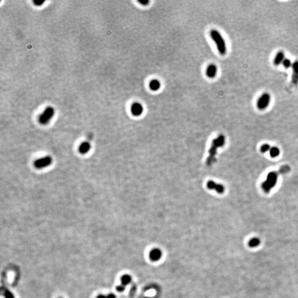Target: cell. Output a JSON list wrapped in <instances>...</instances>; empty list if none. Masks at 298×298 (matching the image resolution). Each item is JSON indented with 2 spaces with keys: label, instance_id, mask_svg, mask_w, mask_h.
Segmentation results:
<instances>
[{
  "label": "cell",
  "instance_id": "cell-11",
  "mask_svg": "<svg viewBox=\"0 0 298 298\" xmlns=\"http://www.w3.org/2000/svg\"><path fill=\"white\" fill-rule=\"evenodd\" d=\"M91 149V145L90 142L85 141L80 144L79 146V152L81 154H86L88 153Z\"/></svg>",
  "mask_w": 298,
  "mask_h": 298
},
{
  "label": "cell",
  "instance_id": "cell-8",
  "mask_svg": "<svg viewBox=\"0 0 298 298\" xmlns=\"http://www.w3.org/2000/svg\"><path fill=\"white\" fill-rule=\"evenodd\" d=\"M218 71L217 66L214 63H210L207 66L205 70V73L208 78L214 79L217 76Z\"/></svg>",
  "mask_w": 298,
  "mask_h": 298
},
{
  "label": "cell",
  "instance_id": "cell-9",
  "mask_svg": "<svg viewBox=\"0 0 298 298\" xmlns=\"http://www.w3.org/2000/svg\"><path fill=\"white\" fill-rule=\"evenodd\" d=\"M291 82L294 85L298 84V60H295L293 63L291 67Z\"/></svg>",
  "mask_w": 298,
  "mask_h": 298
},
{
  "label": "cell",
  "instance_id": "cell-17",
  "mask_svg": "<svg viewBox=\"0 0 298 298\" xmlns=\"http://www.w3.org/2000/svg\"><path fill=\"white\" fill-rule=\"evenodd\" d=\"M269 154L270 156L272 157H277L280 154V150L277 147H273L270 149Z\"/></svg>",
  "mask_w": 298,
  "mask_h": 298
},
{
  "label": "cell",
  "instance_id": "cell-25",
  "mask_svg": "<svg viewBox=\"0 0 298 298\" xmlns=\"http://www.w3.org/2000/svg\"></svg>",
  "mask_w": 298,
  "mask_h": 298
},
{
  "label": "cell",
  "instance_id": "cell-7",
  "mask_svg": "<svg viewBox=\"0 0 298 298\" xmlns=\"http://www.w3.org/2000/svg\"><path fill=\"white\" fill-rule=\"evenodd\" d=\"M130 111L134 116H140L144 112V107L139 102H134L130 107Z\"/></svg>",
  "mask_w": 298,
  "mask_h": 298
},
{
  "label": "cell",
  "instance_id": "cell-4",
  "mask_svg": "<svg viewBox=\"0 0 298 298\" xmlns=\"http://www.w3.org/2000/svg\"><path fill=\"white\" fill-rule=\"evenodd\" d=\"M55 114V110L52 107H47L44 112L40 114L39 117V122L42 125H47L52 118L54 117Z\"/></svg>",
  "mask_w": 298,
  "mask_h": 298
},
{
  "label": "cell",
  "instance_id": "cell-5",
  "mask_svg": "<svg viewBox=\"0 0 298 298\" xmlns=\"http://www.w3.org/2000/svg\"><path fill=\"white\" fill-rule=\"evenodd\" d=\"M271 101V96L268 93L262 94L257 100V107L259 110H265L269 105Z\"/></svg>",
  "mask_w": 298,
  "mask_h": 298
},
{
  "label": "cell",
  "instance_id": "cell-10",
  "mask_svg": "<svg viewBox=\"0 0 298 298\" xmlns=\"http://www.w3.org/2000/svg\"><path fill=\"white\" fill-rule=\"evenodd\" d=\"M206 186L209 189H214L216 192H217L219 193H222L225 190V188L223 186V185L216 183L213 180H209V182H208Z\"/></svg>",
  "mask_w": 298,
  "mask_h": 298
},
{
  "label": "cell",
  "instance_id": "cell-23",
  "mask_svg": "<svg viewBox=\"0 0 298 298\" xmlns=\"http://www.w3.org/2000/svg\"><path fill=\"white\" fill-rule=\"evenodd\" d=\"M116 289L118 292H123L126 289V286L121 284L120 285H118L116 288Z\"/></svg>",
  "mask_w": 298,
  "mask_h": 298
},
{
  "label": "cell",
  "instance_id": "cell-19",
  "mask_svg": "<svg viewBox=\"0 0 298 298\" xmlns=\"http://www.w3.org/2000/svg\"><path fill=\"white\" fill-rule=\"evenodd\" d=\"M271 146L269 144H265L263 145H262L260 148V151L262 153H265L267 151H269L270 149H271Z\"/></svg>",
  "mask_w": 298,
  "mask_h": 298
},
{
  "label": "cell",
  "instance_id": "cell-12",
  "mask_svg": "<svg viewBox=\"0 0 298 298\" xmlns=\"http://www.w3.org/2000/svg\"><path fill=\"white\" fill-rule=\"evenodd\" d=\"M149 86L151 91L156 92L160 89L161 87V83L158 79H152L150 81Z\"/></svg>",
  "mask_w": 298,
  "mask_h": 298
},
{
  "label": "cell",
  "instance_id": "cell-24",
  "mask_svg": "<svg viewBox=\"0 0 298 298\" xmlns=\"http://www.w3.org/2000/svg\"><path fill=\"white\" fill-rule=\"evenodd\" d=\"M45 1H40V0H36V1H33V3L35 5V6H40L41 5H43V3H44Z\"/></svg>",
  "mask_w": 298,
  "mask_h": 298
},
{
  "label": "cell",
  "instance_id": "cell-22",
  "mask_svg": "<svg viewBox=\"0 0 298 298\" xmlns=\"http://www.w3.org/2000/svg\"><path fill=\"white\" fill-rule=\"evenodd\" d=\"M138 1L141 5L144 6H148L150 2L149 0H138Z\"/></svg>",
  "mask_w": 298,
  "mask_h": 298
},
{
  "label": "cell",
  "instance_id": "cell-6",
  "mask_svg": "<svg viewBox=\"0 0 298 298\" xmlns=\"http://www.w3.org/2000/svg\"><path fill=\"white\" fill-rule=\"evenodd\" d=\"M53 158L50 156L41 157L34 162V166L37 169H43L52 164Z\"/></svg>",
  "mask_w": 298,
  "mask_h": 298
},
{
  "label": "cell",
  "instance_id": "cell-21",
  "mask_svg": "<svg viewBox=\"0 0 298 298\" xmlns=\"http://www.w3.org/2000/svg\"><path fill=\"white\" fill-rule=\"evenodd\" d=\"M96 298H116V296L114 294H109L108 295L100 294Z\"/></svg>",
  "mask_w": 298,
  "mask_h": 298
},
{
  "label": "cell",
  "instance_id": "cell-18",
  "mask_svg": "<svg viewBox=\"0 0 298 298\" xmlns=\"http://www.w3.org/2000/svg\"><path fill=\"white\" fill-rule=\"evenodd\" d=\"M282 64L285 69H288L290 67H292L293 63H291V61H290V59L287 58V59H284V60Z\"/></svg>",
  "mask_w": 298,
  "mask_h": 298
},
{
  "label": "cell",
  "instance_id": "cell-3",
  "mask_svg": "<svg viewBox=\"0 0 298 298\" xmlns=\"http://www.w3.org/2000/svg\"><path fill=\"white\" fill-rule=\"evenodd\" d=\"M278 173L276 172H271L268 174L266 180L262 185V187L265 192H269L271 189L275 187L278 180Z\"/></svg>",
  "mask_w": 298,
  "mask_h": 298
},
{
  "label": "cell",
  "instance_id": "cell-16",
  "mask_svg": "<svg viewBox=\"0 0 298 298\" xmlns=\"http://www.w3.org/2000/svg\"><path fill=\"white\" fill-rule=\"evenodd\" d=\"M132 281V278L129 275H123L121 278V282L122 284L126 286L129 284Z\"/></svg>",
  "mask_w": 298,
  "mask_h": 298
},
{
  "label": "cell",
  "instance_id": "cell-2",
  "mask_svg": "<svg viewBox=\"0 0 298 298\" xmlns=\"http://www.w3.org/2000/svg\"><path fill=\"white\" fill-rule=\"evenodd\" d=\"M225 144V136L222 135L215 139L212 142V146L209 150V156L206 161V164L209 166L212 165L216 160L215 156L217 153V149L222 146Z\"/></svg>",
  "mask_w": 298,
  "mask_h": 298
},
{
  "label": "cell",
  "instance_id": "cell-14",
  "mask_svg": "<svg viewBox=\"0 0 298 298\" xmlns=\"http://www.w3.org/2000/svg\"><path fill=\"white\" fill-rule=\"evenodd\" d=\"M285 59V54L284 52L282 51H278L275 56V59L273 60V63L275 66H278L282 63Z\"/></svg>",
  "mask_w": 298,
  "mask_h": 298
},
{
  "label": "cell",
  "instance_id": "cell-15",
  "mask_svg": "<svg viewBox=\"0 0 298 298\" xmlns=\"http://www.w3.org/2000/svg\"><path fill=\"white\" fill-rule=\"evenodd\" d=\"M261 244V240L258 237H253L249 241V246L251 248H256Z\"/></svg>",
  "mask_w": 298,
  "mask_h": 298
},
{
  "label": "cell",
  "instance_id": "cell-13",
  "mask_svg": "<svg viewBox=\"0 0 298 298\" xmlns=\"http://www.w3.org/2000/svg\"><path fill=\"white\" fill-rule=\"evenodd\" d=\"M162 256V252L160 249H154L152 250L150 252L149 257L150 259H151L153 261H157L161 258Z\"/></svg>",
  "mask_w": 298,
  "mask_h": 298
},
{
  "label": "cell",
  "instance_id": "cell-1",
  "mask_svg": "<svg viewBox=\"0 0 298 298\" xmlns=\"http://www.w3.org/2000/svg\"><path fill=\"white\" fill-rule=\"evenodd\" d=\"M210 36L215 43L220 54L225 55L227 53V46L226 41L221 34L218 30L212 29L210 31Z\"/></svg>",
  "mask_w": 298,
  "mask_h": 298
},
{
  "label": "cell",
  "instance_id": "cell-20",
  "mask_svg": "<svg viewBox=\"0 0 298 298\" xmlns=\"http://www.w3.org/2000/svg\"><path fill=\"white\" fill-rule=\"evenodd\" d=\"M3 294L5 298H15L13 294L7 289H5L3 291Z\"/></svg>",
  "mask_w": 298,
  "mask_h": 298
}]
</instances>
